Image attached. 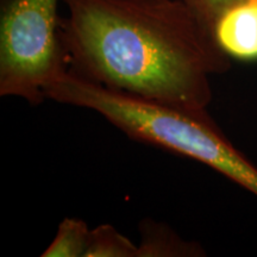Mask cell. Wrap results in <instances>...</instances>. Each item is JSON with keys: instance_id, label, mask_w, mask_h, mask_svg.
<instances>
[{"instance_id": "1", "label": "cell", "mask_w": 257, "mask_h": 257, "mask_svg": "<svg viewBox=\"0 0 257 257\" xmlns=\"http://www.w3.org/2000/svg\"><path fill=\"white\" fill-rule=\"evenodd\" d=\"M68 70L96 85L206 113L231 59L184 0H62Z\"/></svg>"}, {"instance_id": "2", "label": "cell", "mask_w": 257, "mask_h": 257, "mask_svg": "<svg viewBox=\"0 0 257 257\" xmlns=\"http://www.w3.org/2000/svg\"><path fill=\"white\" fill-rule=\"evenodd\" d=\"M46 99L96 112L128 137L189 157L217 170L257 197V167L207 113H192L125 94L69 70L44 88Z\"/></svg>"}, {"instance_id": "3", "label": "cell", "mask_w": 257, "mask_h": 257, "mask_svg": "<svg viewBox=\"0 0 257 257\" xmlns=\"http://www.w3.org/2000/svg\"><path fill=\"white\" fill-rule=\"evenodd\" d=\"M62 0H2L0 96L37 105L44 88L68 70L61 37Z\"/></svg>"}, {"instance_id": "4", "label": "cell", "mask_w": 257, "mask_h": 257, "mask_svg": "<svg viewBox=\"0 0 257 257\" xmlns=\"http://www.w3.org/2000/svg\"><path fill=\"white\" fill-rule=\"evenodd\" d=\"M217 44L230 59L257 60V0H243L224 12L213 27Z\"/></svg>"}, {"instance_id": "5", "label": "cell", "mask_w": 257, "mask_h": 257, "mask_svg": "<svg viewBox=\"0 0 257 257\" xmlns=\"http://www.w3.org/2000/svg\"><path fill=\"white\" fill-rule=\"evenodd\" d=\"M141 243L137 257H198L204 256V249L195 242H187L168 225L153 219L140 224Z\"/></svg>"}, {"instance_id": "6", "label": "cell", "mask_w": 257, "mask_h": 257, "mask_svg": "<svg viewBox=\"0 0 257 257\" xmlns=\"http://www.w3.org/2000/svg\"><path fill=\"white\" fill-rule=\"evenodd\" d=\"M91 229L86 221L64 218L59 225L55 238L42 252V257H85Z\"/></svg>"}, {"instance_id": "7", "label": "cell", "mask_w": 257, "mask_h": 257, "mask_svg": "<svg viewBox=\"0 0 257 257\" xmlns=\"http://www.w3.org/2000/svg\"><path fill=\"white\" fill-rule=\"evenodd\" d=\"M138 245L110 224L91 230L85 257H137Z\"/></svg>"}, {"instance_id": "8", "label": "cell", "mask_w": 257, "mask_h": 257, "mask_svg": "<svg viewBox=\"0 0 257 257\" xmlns=\"http://www.w3.org/2000/svg\"><path fill=\"white\" fill-rule=\"evenodd\" d=\"M193 14L213 34V27L217 19L226 10L232 8L243 0H184Z\"/></svg>"}]
</instances>
